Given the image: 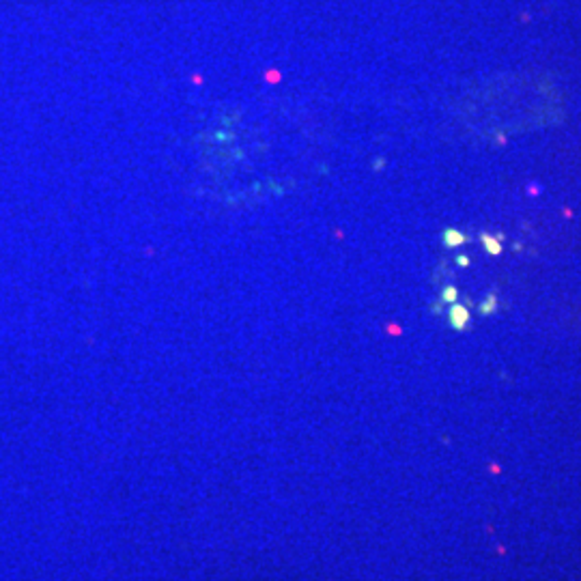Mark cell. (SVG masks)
<instances>
[{"label": "cell", "mask_w": 581, "mask_h": 581, "mask_svg": "<svg viewBox=\"0 0 581 581\" xmlns=\"http://www.w3.org/2000/svg\"><path fill=\"white\" fill-rule=\"evenodd\" d=\"M448 319H450V325H452L454 330L463 332V330L467 328V323H469V310H467V306L452 304V308H450V312H448Z\"/></svg>", "instance_id": "1"}, {"label": "cell", "mask_w": 581, "mask_h": 581, "mask_svg": "<svg viewBox=\"0 0 581 581\" xmlns=\"http://www.w3.org/2000/svg\"><path fill=\"white\" fill-rule=\"evenodd\" d=\"M443 244L448 248H456V246L465 244V235H461L459 231H454V228H448V231L443 233Z\"/></svg>", "instance_id": "2"}, {"label": "cell", "mask_w": 581, "mask_h": 581, "mask_svg": "<svg viewBox=\"0 0 581 581\" xmlns=\"http://www.w3.org/2000/svg\"><path fill=\"white\" fill-rule=\"evenodd\" d=\"M482 246H485V250L489 252V254H501V244L495 237H491V235H482Z\"/></svg>", "instance_id": "3"}, {"label": "cell", "mask_w": 581, "mask_h": 581, "mask_svg": "<svg viewBox=\"0 0 581 581\" xmlns=\"http://www.w3.org/2000/svg\"><path fill=\"white\" fill-rule=\"evenodd\" d=\"M441 299L446 304H456V299H459V291H456V286H452V284L446 286L443 293H441Z\"/></svg>", "instance_id": "4"}, {"label": "cell", "mask_w": 581, "mask_h": 581, "mask_svg": "<svg viewBox=\"0 0 581 581\" xmlns=\"http://www.w3.org/2000/svg\"><path fill=\"white\" fill-rule=\"evenodd\" d=\"M495 308H498V299H495V297L491 295V297L487 299V304H482V306H480V312H482V315H491V312H493Z\"/></svg>", "instance_id": "5"}, {"label": "cell", "mask_w": 581, "mask_h": 581, "mask_svg": "<svg viewBox=\"0 0 581 581\" xmlns=\"http://www.w3.org/2000/svg\"><path fill=\"white\" fill-rule=\"evenodd\" d=\"M456 263H459V265H469V258L467 256H459V258H456Z\"/></svg>", "instance_id": "6"}]
</instances>
